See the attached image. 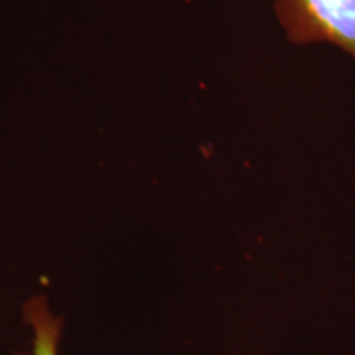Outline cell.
Returning a JSON list of instances; mask_svg holds the SVG:
<instances>
[{"mask_svg":"<svg viewBox=\"0 0 355 355\" xmlns=\"http://www.w3.org/2000/svg\"><path fill=\"white\" fill-rule=\"evenodd\" d=\"M24 321L32 332V354L30 355H60L63 337V319L51 309L44 296L30 298L21 308Z\"/></svg>","mask_w":355,"mask_h":355,"instance_id":"cell-2","label":"cell"},{"mask_svg":"<svg viewBox=\"0 0 355 355\" xmlns=\"http://www.w3.org/2000/svg\"><path fill=\"white\" fill-rule=\"evenodd\" d=\"M275 15L291 43H326L355 61V0H275Z\"/></svg>","mask_w":355,"mask_h":355,"instance_id":"cell-1","label":"cell"}]
</instances>
